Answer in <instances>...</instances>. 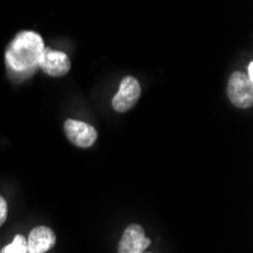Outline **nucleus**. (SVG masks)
Returning a JSON list of instances; mask_svg holds the SVG:
<instances>
[{
    "mask_svg": "<svg viewBox=\"0 0 253 253\" xmlns=\"http://www.w3.org/2000/svg\"><path fill=\"white\" fill-rule=\"evenodd\" d=\"M44 49L41 35L32 31H23L11 41L5 59L11 70L26 73L38 65Z\"/></svg>",
    "mask_w": 253,
    "mask_h": 253,
    "instance_id": "f257e3e1",
    "label": "nucleus"
},
{
    "mask_svg": "<svg viewBox=\"0 0 253 253\" xmlns=\"http://www.w3.org/2000/svg\"><path fill=\"white\" fill-rule=\"evenodd\" d=\"M227 97L237 108H250L253 105V81L241 72H235L227 82Z\"/></svg>",
    "mask_w": 253,
    "mask_h": 253,
    "instance_id": "f03ea898",
    "label": "nucleus"
},
{
    "mask_svg": "<svg viewBox=\"0 0 253 253\" xmlns=\"http://www.w3.org/2000/svg\"><path fill=\"white\" fill-rule=\"evenodd\" d=\"M141 96V86L135 78L127 76L122 81L117 94L112 99V108L117 112H126L132 109Z\"/></svg>",
    "mask_w": 253,
    "mask_h": 253,
    "instance_id": "7ed1b4c3",
    "label": "nucleus"
},
{
    "mask_svg": "<svg viewBox=\"0 0 253 253\" xmlns=\"http://www.w3.org/2000/svg\"><path fill=\"white\" fill-rule=\"evenodd\" d=\"M64 132L70 143L84 149L91 147L97 140V130L93 126L73 119H68L64 123Z\"/></svg>",
    "mask_w": 253,
    "mask_h": 253,
    "instance_id": "20e7f679",
    "label": "nucleus"
},
{
    "mask_svg": "<svg viewBox=\"0 0 253 253\" xmlns=\"http://www.w3.org/2000/svg\"><path fill=\"white\" fill-rule=\"evenodd\" d=\"M38 67L52 78H62L70 72V59L64 52L44 49Z\"/></svg>",
    "mask_w": 253,
    "mask_h": 253,
    "instance_id": "39448f33",
    "label": "nucleus"
},
{
    "mask_svg": "<svg viewBox=\"0 0 253 253\" xmlns=\"http://www.w3.org/2000/svg\"><path fill=\"white\" fill-rule=\"evenodd\" d=\"M150 246L144 229L140 224H129L119 241V253H143Z\"/></svg>",
    "mask_w": 253,
    "mask_h": 253,
    "instance_id": "423d86ee",
    "label": "nucleus"
},
{
    "mask_svg": "<svg viewBox=\"0 0 253 253\" xmlns=\"http://www.w3.org/2000/svg\"><path fill=\"white\" fill-rule=\"evenodd\" d=\"M28 241V253H45L49 252L55 243H56V235L47 226H37L34 227Z\"/></svg>",
    "mask_w": 253,
    "mask_h": 253,
    "instance_id": "0eeeda50",
    "label": "nucleus"
},
{
    "mask_svg": "<svg viewBox=\"0 0 253 253\" xmlns=\"http://www.w3.org/2000/svg\"><path fill=\"white\" fill-rule=\"evenodd\" d=\"M0 253H28V241L23 235H17L11 244L0 250Z\"/></svg>",
    "mask_w": 253,
    "mask_h": 253,
    "instance_id": "6e6552de",
    "label": "nucleus"
},
{
    "mask_svg": "<svg viewBox=\"0 0 253 253\" xmlns=\"http://www.w3.org/2000/svg\"><path fill=\"white\" fill-rule=\"evenodd\" d=\"M6 215H8V206H6V202L5 199L0 196V226H2L6 220Z\"/></svg>",
    "mask_w": 253,
    "mask_h": 253,
    "instance_id": "1a4fd4ad",
    "label": "nucleus"
},
{
    "mask_svg": "<svg viewBox=\"0 0 253 253\" xmlns=\"http://www.w3.org/2000/svg\"><path fill=\"white\" fill-rule=\"evenodd\" d=\"M247 78L250 81H253V62H249V65H247Z\"/></svg>",
    "mask_w": 253,
    "mask_h": 253,
    "instance_id": "9d476101",
    "label": "nucleus"
},
{
    "mask_svg": "<svg viewBox=\"0 0 253 253\" xmlns=\"http://www.w3.org/2000/svg\"><path fill=\"white\" fill-rule=\"evenodd\" d=\"M143 253H150V252H143Z\"/></svg>",
    "mask_w": 253,
    "mask_h": 253,
    "instance_id": "9b49d317",
    "label": "nucleus"
}]
</instances>
